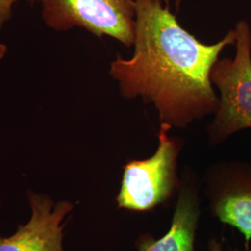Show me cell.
Instances as JSON below:
<instances>
[{"mask_svg":"<svg viewBox=\"0 0 251 251\" xmlns=\"http://www.w3.org/2000/svg\"><path fill=\"white\" fill-rule=\"evenodd\" d=\"M18 0H0V28L4 26L13 14V8ZM31 2H39V0H30Z\"/></svg>","mask_w":251,"mask_h":251,"instance_id":"obj_8","label":"cell"},{"mask_svg":"<svg viewBox=\"0 0 251 251\" xmlns=\"http://www.w3.org/2000/svg\"><path fill=\"white\" fill-rule=\"evenodd\" d=\"M135 10L133 55L117 57L109 70L121 96L151 103L160 124L171 127L215 114L210 73L225 48L235 45L234 29L208 45L181 26L163 0H135Z\"/></svg>","mask_w":251,"mask_h":251,"instance_id":"obj_1","label":"cell"},{"mask_svg":"<svg viewBox=\"0 0 251 251\" xmlns=\"http://www.w3.org/2000/svg\"><path fill=\"white\" fill-rule=\"evenodd\" d=\"M27 195L31 218L14 234L0 237V251H64L63 222L74 205L65 200L55 204L47 195L32 191Z\"/></svg>","mask_w":251,"mask_h":251,"instance_id":"obj_6","label":"cell"},{"mask_svg":"<svg viewBox=\"0 0 251 251\" xmlns=\"http://www.w3.org/2000/svg\"><path fill=\"white\" fill-rule=\"evenodd\" d=\"M46 25L59 32L78 27L98 37L109 36L131 48L135 0H39Z\"/></svg>","mask_w":251,"mask_h":251,"instance_id":"obj_4","label":"cell"},{"mask_svg":"<svg viewBox=\"0 0 251 251\" xmlns=\"http://www.w3.org/2000/svg\"><path fill=\"white\" fill-rule=\"evenodd\" d=\"M200 216L198 191L194 185H180L176 208L168 233L155 240L142 235L137 244L139 251H196L195 240Z\"/></svg>","mask_w":251,"mask_h":251,"instance_id":"obj_7","label":"cell"},{"mask_svg":"<svg viewBox=\"0 0 251 251\" xmlns=\"http://www.w3.org/2000/svg\"><path fill=\"white\" fill-rule=\"evenodd\" d=\"M208 251H223V248L221 244L216 239H211L208 243Z\"/></svg>","mask_w":251,"mask_h":251,"instance_id":"obj_9","label":"cell"},{"mask_svg":"<svg viewBox=\"0 0 251 251\" xmlns=\"http://www.w3.org/2000/svg\"><path fill=\"white\" fill-rule=\"evenodd\" d=\"M8 51V47L7 45H5L4 43H1L0 42V62L4 59V57L6 56Z\"/></svg>","mask_w":251,"mask_h":251,"instance_id":"obj_10","label":"cell"},{"mask_svg":"<svg viewBox=\"0 0 251 251\" xmlns=\"http://www.w3.org/2000/svg\"><path fill=\"white\" fill-rule=\"evenodd\" d=\"M171 126L160 124L158 147L151 157L131 160L123 167L121 187L117 195V206L133 211H149L169 201L180 182L177 163L181 142L171 138Z\"/></svg>","mask_w":251,"mask_h":251,"instance_id":"obj_3","label":"cell"},{"mask_svg":"<svg viewBox=\"0 0 251 251\" xmlns=\"http://www.w3.org/2000/svg\"><path fill=\"white\" fill-rule=\"evenodd\" d=\"M206 196L213 216L242 233L246 251L251 240V164L225 162L210 169Z\"/></svg>","mask_w":251,"mask_h":251,"instance_id":"obj_5","label":"cell"},{"mask_svg":"<svg viewBox=\"0 0 251 251\" xmlns=\"http://www.w3.org/2000/svg\"><path fill=\"white\" fill-rule=\"evenodd\" d=\"M233 29L236 47L234 58L219 59L210 73V80L221 93L215 117L207 126L211 145L251 128V28L242 20Z\"/></svg>","mask_w":251,"mask_h":251,"instance_id":"obj_2","label":"cell"}]
</instances>
